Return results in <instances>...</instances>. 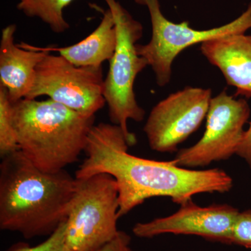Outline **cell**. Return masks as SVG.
<instances>
[{"label":"cell","mask_w":251,"mask_h":251,"mask_svg":"<svg viewBox=\"0 0 251 251\" xmlns=\"http://www.w3.org/2000/svg\"><path fill=\"white\" fill-rule=\"evenodd\" d=\"M0 164V228L25 239L53 233L67 219L76 179L65 170L46 173L20 150Z\"/></svg>","instance_id":"obj_2"},{"label":"cell","mask_w":251,"mask_h":251,"mask_svg":"<svg viewBox=\"0 0 251 251\" xmlns=\"http://www.w3.org/2000/svg\"><path fill=\"white\" fill-rule=\"evenodd\" d=\"M102 67H78L60 54L49 52L36 67L35 80L26 99L47 96L74 111L94 116L103 108Z\"/></svg>","instance_id":"obj_7"},{"label":"cell","mask_w":251,"mask_h":251,"mask_svg":"<svg viewBox=\"0 0 251 251\" xmlns=\"http://www.w3.org/2000/svg\"><path fill=\"white\" fill-rule=\"evenodd\" d=\"M239 213V209L229 204L201 206L190 201L171 216L138 223L133 226V233L147 239L163 234L195 235L231 245Z\"/></svg>","instance_id":"obj_10"},{"label":"cell","mask_w":251,"mask_h":251,"mask_svg":"<svg viewBox=\"0 0 251 251\" xmlns=\"http://www.w3.org/2000/svg\"><path fill=\"white\" fill-rule=\"evenodd\" d=\"M130 251H133L131 249H130Z\"/></svg>","instance_id":"obj_21"},{"label":"cell","mask_w":251,"mask_h":251,"mask_svg":"<svg viewBox=\"0 0 251 251\" xmlns=\"http://www.w3.org/2000/svg\"><path fill=\"white\" fill-rule=\"evenodd\" d=\"M201 50L212 65L219 68L236 95L251 98V35L245 33L215 38L202 43Z\"/></svg>","instance_id":"obj_12"},{"label":"cell","mask_w":251,"mask_h":251,"mask_svg":"<svg viewBox=\"0 0 251 251\" xmlns=\"http://www.w3.org/2000/svg\"><path fill=\"white\" fill-rule=\"evenodd\" d=\"M211 99V89L186 87L158 102L143 128L150 148L161 153L176 151L201 126Z\"/></svg>","instance_id":"obj_9"},{"label":"cell","mask_w":251,"mask_h":251,"mask_svg":"<svg viewBox=\"0 0 251 251\" xmlns=\"http://www.w3.org/2000/svg\"><path fill=\"white\" fill-rule=\"evenodd\" d=\"M126 137L119 126L94 125L89 133L85 158L75 173L77 179L106 173L118 186L119 217L126 215L146 200L168 197L183 205L200 193H224L233 187V179L224 170H194L174 161H158L128 152Z\"/></svg>","instance_id":"obj_1"},{"label":"cell","mask_w":251,"mask_h":251,"mask_svg":"<svg viewBox=\"0 0 251 251\" xmlns=\"http://www.w3.org/2000/svg\"><path fill=\"white\" fill-rule=\"evenodd\" d=\"M250 113L247 100L223 91L211 99L202 138L193 146L178 151L173 161L178 166L193 169L229 159L237 153Z\"/></svg>","instance_id":"obj_8"},{"label":"cell","mask_w":251,"mask_h":251,"mask_svg":"<svg viewBox=\"0 0 251 251\" xmlns=\"http://www.w3.org/2000/svg\"><path fill=\"white\" fill-rule=\"evenodd\" d=\"M232 244L251 249V209L239 211L232 230Z\"/></svg>","instance_id":"obj_17"},{"label":"cell","mask_w":251,"mask_h":251,"mask_svg":"<svg viewBox=\"0 0 251 251\" xmlns=\"http://www.w3.org/2000/svg\"><path fill=\"white\" fill-rule=\"evenodd\" d=\"M112 11L117 30V46L103 82V97L108 105L109 117L119 126L126 137L128 145L137 143L128 130V121H143L145 111L137 102L134 92L135 78L148 63L138 54L137 42L143 35V27L117 0H104Z\"/></svg>","instance_id":"obj_4"},{"label":"cell","mask_w":251,"mask_h":251,"mask_svg":"<svg viewBox=\"0 0 251 251\" xmlns=\"http://www.w3.org/2000/svg\"><path fill=\"white\" fill-rule=\"evenodd\" d=\"M19 150L41 171L57 173L78 161L94 126L88 116L49 99L14 103Z\"/></svg>","instance_id":"obj_3"},{"label":"cell","mask_w":251,"mask_h":251,"mask_svg":"<svg viewBox=\"0 0 251 251\" xmlns=\"http://www.w3.org/2000/svg\"><path fill=\"white\" fill-rule=\"evenodd\" d=\"M236 155L244 159L251 170V122L249 128L244 132L242 143Z\"/></svg>","instance_id":"obj_19"},{"label":"cell","mask_w":251,"mask_h":251,"mask_svg":"<svg viewBox=\"0 0 251 251\" xmlns=\"http://www.w3.org/2000/svg\"><path fill=\"white\" fill-rule=\"evenodd\" d=\"M136 4L146 6V0H134Z\"/></svg>","instance_id":"obj_20"},{"label":"cell","mask_w":251,"mask_h":251,"mask_svg":"<svg viewBox=\"0 0 251 251\" xmlns=\"http://www.w3.org/2000/svg\"><path fill=\"white\" fill-rule=\"evenodd\" d=\"M120 202L115 178L100 173L76 179V188L66 221L65 243L71 251H96L120 230Z\"/></svg>","instance_id":"obj_5"},{"label":"cell","mask_w":251,"mask_h":251,"mask_svg":"<svg viewBox=\"0 0 251 251\" xmlns=\"http://www.w3.org/2000/svg\"><path fill=\"white\" fill-rule=\"evenodd\" d=\"M130 237L120 231L112 240L96 251H130Z\"/></svg>","instance_id":"obj_18"},{"label":"cell","mask_w":251,"mask_h":251,"mask_svg":"<svg viewBox=\"0 0 251 251\" xmlns=\"http://www.w3.org/2000/svg\"><path fill=\"white\" fill-rule=\"evenodd\" d=\"M146 6L151 18L152 34L148 44H137V50L152 69L157 85L160 87L169 83L173 62L185 49L221 36L246 33L251 29V2L234 21L205 30L190 27L187 21L175 23L167 19L162 13L158 0H146Z\"/></svg>","instance_id":"obj_6"},{"label":"cell","mask_w":251,"mask_h":251,"mask_svg":"<svg viewBox=\"0 0 251 251\" xmlns=\"http://www.w3.org/2000/svg\"><path fill=\"white\" fill-rule=\"evenodd\" d=\"M19 150L14 125V103L7 91L0 85V156L1 158Z\"/></svg>","instance_id":"obj_15"},{"label":"cell","mask_w":251,"mask_h":251,"mask_svg":"<svg viewBox=\"0 0 251 251\" xmlns=\"http://www.w3.org/2000/svg\"><path fill=\"white\" fill-rule=\"evenodd\" d=\"M117 30L112 11L103 12L98 27L80 42L66 47H36L21 43L20 47L33 50L58 52L69 62L78 67H102L105 61H110L117 46Z\"/></svg>","instance_id":"obj_13"},{"label":"cell","mask_w":251,"mask_h":251,"mask_svg":"<svg viewBox=\"0 0 251 251\" xmlns=\"http://www.w3.org/2000/svg\"><path fill=\"white\" fill-rule=\"evenodd\" d=\"M66 221L44 242L38 245L32 247L26 243L19 242L5 251H71L65 243Z\"/></svg>","instance_id":"obj_16"},{"label":"cell","mask_w":251,"mask_h":251,"mask_svg":"<svg viewBox=\"0 0 251 251\" xmlns=\"http://www.w3.org/2000/svg\"><path fill=\"white\" fill-rule=\"evenodd\" d=\"M16 29L15 24L5 27L0 41V85L13 103L27 97L35 80L36 67L49 53L20 47L15 43Z\"/></svg>","instance_id":"obj_11"},{"label":"cell","mask_w":251,"mask_h":251,"mask_svg":"<svg viewBox=\"0 0 251 251\" xmlns=\"http://www.w3.org/2000/svg\"><path fill=\"white\" fill-rule=\"evenodd\" d=\"M74 0H19L17 8L29 18H38L47 24L56 34L70 28L64 19L63 11Z\"/></svg>","instance_id":"obj_14"}]
</instances>
